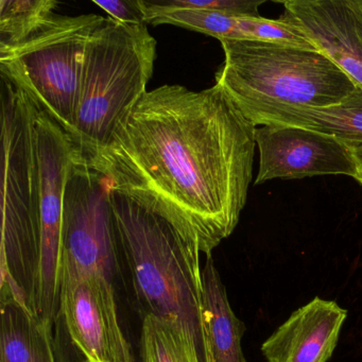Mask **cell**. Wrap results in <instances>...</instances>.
I'll list each match as a JSON object with an SVG mask.
<instances>
[{
    "label": "cell",
    "instance_id": "1",
    "mask_svg": "<svg viewBox=\"0 0 362 362\" xmlns=\"http://www.w3.org/2000/svg\"><path fill=\"white\" fill-rule=\"evenodd\" d=\"M256 129L217 84H166L146 93L86 163L211 255L247 203Z\"/></svg>",
    "mask_w": 362,
    "mask_h": 362
},
{
    "label": "cell",
    "instance_id": "2",
    "mask_svg": "<svg viewBox=\"0 0 362 362\" xmlns=\"http://www.w3.org/2000/svg\"><path fill=\"white\" fill-rule=\"evenodd\" d=\"M111 189V188H110ZM120 264L128 271L143 319L153 315L179 324L209 362L200 250L170 222L111 190Z\"/></svg>",
    "mask_w": 362,
    "mask_h": 362
},
{
    "label": "cell",
    "instance_id": "3",
    "mask_svg": "<svg viewBox=\"0 0 362 362\" xmlns=\"http://www.w3.org/2000/svg\"><path fill=\"white\" fill-rule=\"evenodd\" d=\"M156 41L147 24L105 18L84 58L79 103L71 139L88 162L107 147L120 122L147 93Z\"/></svg>",
    "mask_w": 362,
    "mask_h": 362
},
{
    "label": "cell",
    "instance_id": "4",
    "mask_svg": "<svg viewBox=\"0 0 362 362\" xmlns=\"http://www.w3.org/2000/svg\"><path fill=\"white\" fill-rule=\"evenodd\" d=\"M1 285L33 311L40 260V175L35 103L1 77Z\"/></svg>",
    "mask_w": 362,
    "mask_h": 362
},
{
    "label": "cell",
    "instance_id": "5",
    "mask_svg": "<svg viewBox=\"0 0 362 362\" xmlns=\"http://www.w3.org/2000/svg\"><path fill=\"white\" fill-rule=\"evenodd\" d=\"M220 43L224 61L216 73V84L238 107H326L338 105L357 88L317 49L266 41L221 40Z\"/></svg>",
    "mask_w": 362,
    "mask_h": 362
},
{
    "label": "cell",
    "instance_id": "6",
    "mask_svg": "<svg viewBox=\"0 0 362 362\" xmlns=\"http://www.w3.org/2000/svg\"><path fill=\"white\" fill-rule=\"evenodd\" d=\"M105 18L52 14L33 35L0 50L1 77L73 136L86 46Z\"/></svg>",
    "mask_w": 362,
    "mask_h": 362
},
{
    "label": "cell",
    "instance_id": "7",
    "mask_svg": "<svg viewBox=\"0 0 362 362\" xmlns=\"http://www.w3.org/2000/svg\"><path fill=\"white\" fill-rule=\"evenodd\" d=\"M35 127L40 175V260L33 311L54 327L61 306L64 192L71 168L81 153L66 131L35 103Z\"/></svg>",
    "mask_w": 362,
    "mask_h": 362
},
{
    "label": "cell",
    "instance_id": "8",
    "mask_svg": "<svg viewBox=\"0 0 362 362\" xmlns=\"http://www.w3.org/2000/svg\"><path fill=\"white\" fill-rule=\"evenodd\" d=\"M110 192L105 175L80 156L64 192L61 286L88 273H99L112 281L119 271Z\"/></svg>",
    "mask_w": 362,
    "mask_h": 362
},
{
    "label": "cell",
    "instance_id": "9",
    "mask_svg": "<svg viewBox=\"0 0 362 362\" xmlns=\"http://www.w3.org/2000/svg\"><path fill=\"white\" fill-rule=\"evenodd\" d=\"M54 338L61 362H133L113 283L99 273L63 281Z\"/></svg>",
    "mask_w": 362,
    "mask_h": 362
},
{
    "label": "cell",
    "instance_id": "10",
    "mask_svg": "<svg viewBox=\"0 0 362 362\" xmlns=\"http://www.w3.org/2000/svg\"><path fill=\"white\" fill-rule=\"evenodd\" d=\"M259 167L255 185L271 180H300L317 175H347L355 179L351 149L344 141L298 127L256 129Z\"/></svg>",
    "mask_w": 362,
    "mask_h": 362
},
{
    "label": "cell",
    "instance_id": "11",
    "mask_svg": "<svg viewBox=\"0 0 362 362\" xmlns=\"http://www.w3.org/2000/svg\"><path fill=\"white\" fill-rule=\"evenodd\" d=\"M281 20L298 28L322 54L362 88L361 0L284 1Z\"/></svg>",
    "mask_w": 362,
    "mask_h": 362
},
{
    "label": "cell",
    "instance_id": "12",
    "mask_svg": "<svg viewBox=\"0 0 362 362\" xmlns=\"http://www.w3.org/2000/svg\"><path fill=\"white\" fill-rule=\"evenodd\" d=\"M347 311L334 300L313 298L296 309L262 343L267 362H327Z\"/></svg>",
    "mask_w": 362,
    "mask_h": 362
},
{
    "label": "cell",
    "instance_id": "13",
    "mask_svg": "<svg viewBox=\"0 0 362 362\" xmlns=\"http://www.w3.org/2000/svg\"><path fill=\"white\" fill-rule=\"evenodd\" d=\"M146 24L153 26L171 25L196 31L219 40L234 41H266L291 44L317 49L304 35L289 23L268 20L262 16H238L204 10H164L151 1L139 0Z\"/></svg>",
    "mask_w": 362,
    "mask_h": 362
},
{
    "label": "cell",
    "instance_id": "14",
    "mask_svg": "<svg viewBox=\"0 0 362 362\" xmlns=\"http://www.w3.org/2000/svg\"><path fill=\"white\" fill-rule=\"evenodd\" d=\"M257 126H290L336 137L344 143L362 141V88L338 105L307 107L288 105H254L238 107Z\"/></svg>",
    "mask_w": 362,
    "mask_h": 362
},
{
    "label": "cell",
    "instance_id": "15",
    "mask_svg": "<svg viewBox=\"0 0 362 362\" xmlns=\"http://www.w3.org/2000/svg\"><path fill=\"white\" fill-rule=\"evenodd\" d=\"M0 293V362H61L54 328L8 286Z\"/></svg>",
    "mask_w": 362,
    "mask_h": 362
},
{
    "label": "cell",
    "instance_id": "16",
    "mask_svg": "<svg viewBox=\"0 0 362 362\" xmlns=\"http://www.w3.org/2000/svg\"><path fill=\"white\" fill-rule=\"evenodd\" d=\"M203 321L209 362H245L241 339L245 326L235 315L211 255L202 268Z\"/></svg>",
    "mask_w": 362,
    "mask_h": 362
},
{
    "label": "cell",
    "instance_id": "17",
    "mask_svg": "<svg viewBox=\"0 0 362 362\" xmlns=\"http://www.w3.org/2000/svg\"><path fill=\"white\" fill-rule=\"evenodd\" d=\"M141 362H202L196 342L175 322L147 315L143 319Z\"/></svg>",
    "mask_w": 362,
    "mask_h": 362
},
{
    "label": "cell",
    "instance_id": "18",
    "mask_svg": "<svg viewBox=\"0 0 362 362\" xmlns=\"http://www.w3.org/2000/svg\"><path fill=\"white\" fill-rule=\"evenodd\" d=\"M59 5L56 0H1L0 50L25 41L56 13Z\"/></svg>",
    "mask_w": 362,
    "mask_h": 362
},
{
    "label": "cell",
    "instance_id": "19",
    "mask_svg": "<svg viewBox=\"0 0 362 362\" xmlns=\"http://www.w3.org/2000/svg\"><path fill=\"white\" fill-rule=\"evenodd\" d=\"M262 0H162L152 1L154 7L164 10H204L258 18Z\"/></svg>",
    "mask_w": 362,
    "mask_h": 362
},
{
    "label": "cell",
    "instance_id": "20",
    "mask_svg": "<svg viewBox=\"0 0 362 362\" xmlns=\"http://www.w3.org/2000/svg\"><path fill=\"white\" fill-rule=\"evenodd\" d=\"M109 18L124 24H146L139 0H94Z\"/></svg>",
    "mask_w": 362,
    "mask_h": 362
},
{
    "label": "cell",
    "instance_id": "21",
    "mask_svg": "<svg viewBox=\"0 0 362 362\" xmlns=\"http://www.w3.org/2000/svg\"><path fill=\"white\" fill-rule=\"evenodd\" d=\"M351 149L353 156L354 164H355V180L362 185V141L356 143H346Z\"/></svg>",
    "mask_w": 362,
    "mask_h": 362
}]
</instances>
